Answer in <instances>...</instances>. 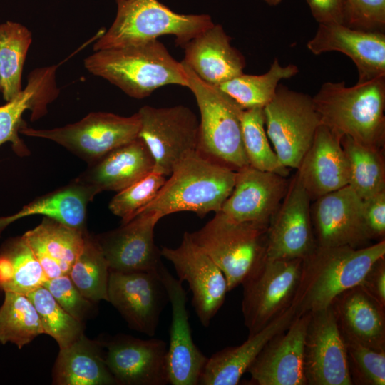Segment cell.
I'll list each match as a JSON object with an SVG mask.
<instances>
[{"instance_id":"1","label":"cell","mask_w":385,"mask_h":385,"mask_svg":"<svg viewBox=\"0 0 385 385\" xmlns=\"http://www.w3.org/2000/svg\"><path fill=\"white\" fill-rule=\"evenodd\" d=\"M384 256V240L359 248L316 246L302 260L291 305L295 317L330 306L340 294L359 285L373 265Z\"/></svg>"},{"instance_id":"2","label":"cell","mask_w":385,"mask_h":385,"mask_svg":"<svg viewBox=\"0 0 385 385\" xmlns=\"http://www.w3.org/2000/svg\"><path fill=\"white\" fill-rule=\"evenodd\" d=\"M84 67L136 99L166 85L187 87L184 68L158 39L140 44L94 51Z\"/></svg>"},{"instance_id":"3","label":"cell","mask_w":385,"mask_h":385,"mask_svg":"<svg viewBox=\"0 0 385 385\" xmlns=\"http://www.w3.org/2000/svg\"><path fill=\"white\" fill-rule=\"evenodd\" d=\"M321 124L341 137L381 148L385 138V76L346 86L326 82L312 98Z\"/></svg>"},{"instance_id":"4","label":"cell","mask_w":385,"mask_h":385,"mask_svg":"<svg viewBox=\"0 0 385 385\" xmlns=\"http://www.w3.org/2000/svg\"><path fill=\"white\" fill-rule=\"evenodd\" d=\"M235 177L236 170L193 151L177 164L155 197L140 213L152 211L161 218L183 211L200 217L216 213L230 195Z\"/></svg>"},{"instance_id":"5","label":"cell","mask_w":385,"mask_h":385,"mask_svg":"<svg viewBox=\"0 0 385 385\" xmlns=\"http://www.w3.org/2000/svg\"><path fill=\"white\" fill-rule=\"evenodd\" d=\"M115 18L93 44V51L124 47L172 35L184 47L214 23L208 14H182L158 0H115Z\"/></svg>"},{"instance_id":"6","label":"cell","mask_w":385,"mask_h":385,"mask_svg":"<svg viewBox=\"0 0 385 385\" xmlns=\"http://www.w3.org/2000/svg\"><path fill=\"white\" fill-rule=\"evenodd\" d=\"M181 63L187 88L193 93L200 113L197 152L234 170L249 165L242 137L244 109L217 86L201 80Z\"/></svg>"},{"instance_id":"7","label":"cell","mask_w":385,"mask_h":385,"mask_svg":"<svg viewBox=\"0 0 385 385\" xmlns=\"http://www.w3.org/2000/svg\"><path fill=\"white\" fill-rule=\"evenodd\" d=\"M267 227L265 223L235 221L217 212L190 235L222 272L230 292L265 259Z\"/></svg>"},{"instance_id":"8","label":"cell","mask_w":385,"mask_h":385,"mask_svg":"<svg viewBox=\"0 0 385 385\" xmlns=\"http://www.w3.org/2000/svg\"><path fill=\"white\" fill-rule=\"evenodd\" d=\"M263 112L266 133L280 163L297 169L321 125L312 98L279 84Z\"/></svg>"},{"instance_id":"9","label":"cell","mask_w":385,"mask_h":385,"mask_svg":"<svg viewBox=\"0 0 385 385\" xmlns=\"http://www.w3.org/2000/svg\"><path fill=\"white\" fill-rule=\"evenodd\" d=\"M140 126L138 113L121 116L108 112H91L76 123L51 129H34L24 123L19 133L53 141L89 165L138 138Z\"/></svg>"},{"instance_id":"10","label":"cell","mask_w":385,"mask_h":385,"mask_svg":"<svg viewBox=\"0 0 385 385\" xmlns=\"http://www.w3.org/2000/svg\"><path fill=\"white\" fill-rule=\"evenodd\" d=\"M303 259H265L242 283V312L249 335L265 327L292 305Z\"/></svg>"},{"instance_id":"11","label":"cell","mask_w":385,"mask_h":385,"mask_svg":"<svg viewBox=\"0 0 385 385\" xmlns=\"http://www.w3.org/2000/svg\"><path fill=\"white\" fill-rule=\"evenodd\" d=\"M140 138L154 163L153 171L170 175L177 164L189 153L197 151L199 121L187 106L141 107Z\"/></svg>"},{"instance_id":"12","label":"cell","mask_w":385,"mask_h":385,"mask_svg":"<svg viewBox=\"0 0 385 385\" xmlns=\"http://www.w3.org/2000/svg\"><path fill=\"white\" fill-rule=\"evenodd\" d=\"M160 252L173 265L178 279L188 283L196 314L202 325L208 327L228 292L222 272L192 240L189 232H185L179 246H163Z\"/></svg>"},{"instance_id":"13","label":"cell","mask_w":385,"mask_h":385,"mask_svg":"<svg viewBox=\"0 0 385 385\" xmlns=\"http://www.w3.org/2000/svg\"><path fill=\"white\" fill-rule=\"evenodd\" d=\"M108 302L129 327L153 337L169 298L159 272L110 271Z\"/></svg>"},{"instance_id":"14","label":"cell","mask_w":385,"mask_h":385,"mask_svg":"<svg viewBox=\"0 0 385 385\" xmlns=\"http://www.w3.org/2000/svg\"><path fill=\"white\" fill-rule=\"evenodd\" d=\"M307 385H352L346 349L332 306L310 313L304 349Z\"/></svg>"},{"instance_id":"15","label":"cell","mask_w":385,"mask_h":385,"mask_svg":"<svg viewBox=\"0 0 385 385\" xmlns=\"http://www.w3.org/2000/svg\"><path fill=\"white\" fill-rule=\"evenodd\" d=\"M310 201L296 174L269 222L265 257L304 259L315 248Z\"/></svg>"},{"instance_id":"16","label":"cell","mask_w":385,"mask_h":385,"mask_svg":"<svg viewBox=\"0 0 385 385\" xmlns=\"http://www.w3.org/2000/svg\"><path fill=\"white\" fill-rule=\"evenodd\" d=\"M160 219L157 212H142L118 228L95 236L110 271L159 272L163 264L154 229Z\"/></svg>"},{"instance_id":"17","label":"cell","mask_w":385,"mask_h":385,"mask_svg":"<svg viewBox=\"0 0 385 385\" xmlns=\"http://www.w3.org/2000/svg\"><path fill=\"white\" fill-rule=\"evenodd\" d=\"M106 349V365L122 385H165L169 384L167 344L162 339H142L118 334L101 342Z\"/></svg>"},{"instance_id":"18","label":"cell","mask_w":385,"mask_h":385,"mask_svg":"<svg viewBox=\"0 0 385 385\" xmlns=\"http://www.w3.org/2000/svg\"><path fill=\"white\" fill-rule=\"evenodd\" d=\"M311 219L317 246L359 248L370 240L362 200L349 185L316 199Z\"/></svg>"},{"instance_id":"19","label":"cell","mask_w":385,"mask_h":385,"mask_svg":"<svg viewBox=\"0 0 385 385\" xmlns=\"http://www.w3.org/2000/svg\"><path fill=\"white\" fill-rule=\"evenodd\" d=\"M172 309L170 343L167 350L169 384L197 385L207 358L195 344L187 309V292L164 265L159 271Z\"/></svg>"},{"instance_id":"20","label":"cell","mask_w":385,"mask_h":385,"mask_svg":"<svg viewBox=\"0 0 385 385\" xmlns=\"http://www.w3.org/2000/svg\"><path fill=\"white\" fill-rule=\"evenodd\" d=\"M310 313L295 317L272 337L250 366L252 384L307 385L304 372V340Z\"/></svg>"},{"instance_id":"21","label":"cell","mask_w":385,"mask_h":385,"mask_svg":"<svg viewBox=\"0 0 385 385\" xmlns=\"http://www.w3.org/2000/svg\"><path fill=\"white\" fill-rule=\"evenodd\" d=\"M287 187L284 176L245 166L236 170L233 189L220 212L237 222L269 224Z\"/></svg>"},{"instance_id":"22","label":"cell","mask_w":385,"mask_h":385,"mask_svg":"<svg viewBox=\"0 0 385 385\" xmlns=\"http://www.w3.org/2000/svg\"><path fill=\"white\" fill-rule=\"evenodd\" d=\"M314 55L341 52L354 63L357 82L385 76V34L352 29L342 24H319L314 37L307 43Z\"/></svg>"},{"instance_id":"23","label":"cell","mask_w":385,"mask_h":385,"mask_svg":"<svg viewBox=\"0 0 385 385\" xmlns=\"http://www.w3.org/2000/svg\"><path fill=\"white\" fill-rule=\"evenodd\" d=\"M341 139L321 124L297 169V175L311 200L349 184V164Z\"/></svg>"},{"instance_id":"24","label":"cell","mask_w":385,"mask_h":385,"mask_svg":"<svg viewBox=\"0 0 385 385\" xmlns=\"http://www.w3.org/2000/svg\"><path fill=\"white\" fill-rule=\"evenodd\" d=\"M57 65L36 68L28 76L26 86L14 98L0 106V146L11 142L15 153L20 155L29 154L26 145L19 137L24 123L22 115L31 110V120L39 119L47 112V105L58 95L56 73Z\"/></svg>"},{"instance_id":"25","label":"cell","mask_w":385,"mask_h":385,"mask_svg":"<svg viewBox=\"0 0 385 385\" xmlns=\"http://www.w3.org/2000/svg\"><path fill=\"white\" fill-rule=\"evenodd\" d=\"M231 37L213 24L184 47L183 61L202 81L219 86L244 73L245 58L233 47Z\"/></svg>"},{"instance_id":"26","label":"cell","mask_w":385,"mask_h":385,"mask_svg":"<svg viewBox=\"0 0 385 385\" xmlns=\"http://www.w3.org/2000/svg\"><path fill=\"white\" fill-rule=\"evenodd\" d=\"M153 168L147 146L138 137L89 164L76 178L96 195L107 190L119 192L152 172Z\"/></svg>"},{"instance_id":"27","label":"cell","mask_w":385,"mask_h":385,"mask_svg":"<svg viewBox=\"0 0 385 385\" xmlns=\"http://www.w3.org/2000/svg\"><path fill=\"white\" fill-rule=\"evenodd\" d=\"M331 306L344 338L385 351V307L361 285L340 294Z\"/></svg>"},{"instance_id":"28","label":"cell","mask_w":385,"mask_h":385,"mask_svg":"<svg viewBox=\"0 0 385 385\" xmlns=\"http://www.w3.org/2000/svg\"><path fill=\"white\" fill-rule=\"evenodd\" d=\"M295 318L291 306L285 312L240 345L225 347L207 358L198 384L237 385L266 343L287 329Z\"/></svg>"},{"instance_id":"29","label":"cell","mask_w":385,"mask_h":385,"mask_svg":"<svg viewBox=\"0 0 385 385\" xmlns=\"http://www.w3.org/2000/svg\"><path fill=\"white\" fill-rule=\"evenodd\" d=\"M96 195L89 186L76 178L63 187L36 197L15 214L0 217V236L11 223L37 215L74 228H86L87 206Z\"/></svg>"},{"instance_id":"30","label":"cell","mask_w":385,"mask_h":385,"mask_svg":"<svg viewBox=\"0 0 385 385\" xmlns=\"http://www.w3.org/2000/svg\"><path fill=\"white\" fill-rule=\"evenodd\" d=\"M53 384H117L106 365L101 342L91 340L83 334L68 346L60 349L53 369Z\"/></svg>"},{"instance_id":"31","label":"cell","mask_w":385,"mask_h":385,"mask_svg":"<svg viewBox=\"0 0 385 385\" xmlns=\"http://www.w3.org/2000/svg\"><path fill=\"white\" fill-rule=\"evenodd\" d=\"M342 146L349 164V185L362 200L385 190V166L381 148L344 135Z\"/></svg>"},{"instance_id":"32","label":"cell","mask_w":385,"mask_h":385,"mask_svg":"<svg viewBox=\"0 0 385 385\" xmlns=\"http://www.w3.org/2000/svg\"><path fill=\"white\" fill-rule=\"evenodd\" d=\"M298 72L297 66H282L275 58L270 69L263 74L242 73L217 87L233 98L244 110L264 108L274 96L279 81L290 78Z\"/></svg>"},{"instance_id":"33","label":"cell","mask_w":385,"mask_h":385,"mask_svg":"<svg viewBox=\"0 0 385 385\" xmlns=\"http://www.w3.org/2000/svg\"><path fill=\"white\" fill-rule=\"evenodd\" d=\"M31 42L32 34L23 24L11 21L0 24L1 91L6 101L23 89V68Z\"/></svg>"},{"instance_id":"34","label":"cell","mask_w":385,"mask_h":385,"mask_svg":"<svg viewBox=\"0 0 385 385\" xmlns=\"http://www.w3.org/2000/svg\"><path fill=\"white\" fill-rule=\"evenodd\" d=\"M0 307V343L19 349L44 334L38 314L27 295L5 291Z\"/></svg>"},{"instance_id":"35","label":"cell","mask_w":385,"mask_h":385,"mask_svg":"<svg viewBox=\"0 0 385 385\" xmlns=\"http://www.w3.org/2000/svg\"><path fill=\"white\" fill-rule=\"evenodd\" d=\"M109 266L95 236L86 231L83 248L68 272L71 279L92 302H108Z\"/></svg>"},{"instance_id":"36","label":"cell","mask_w":385,"mask_h":385,"mask_svg":"<svg viewBox=\"0 0 385 385\" xmlns=\"http://www.w3.org/2000/svg\"><path fill=\"white\" fill-rule=\"evenodd\" d=\"M241 125L242 143L249 165L262 171L286 177L289 168L282 165L268 141L263 108L245 109Z\"/></svg>"},{"instance_id":"37","label":"cell","mask_w":385,"mask_h":385,"mask_svg":"<svg viewBox=\"0 0 385 385\" xmlns=\"http://www.w3.org/2000/svg\"><path fill=\"white\" fill-rule=\"evenodd\" d=\"M40 318L44 334L52 337L59 349L68 346L83 334V324L66 312L43 286L27 294Z\"/></svg>"},{"instance_id":"38","label":"cell","mask_w":385,"mask_h":385,"mask_svg":"<svg viewBox=\"0 0 385 385\" xmlns=\"http://www.w3.org/2000/svg\"><path fill=\"white\" fill-rule=\"evenodd\" d=\"M34 230L63 273L68 274L83 248L86 229L74 228L44 217Z\"/></svg>"},{"instance_id":"39","label":"cell","mask_w":385,"mask_h":385,"mask_svg":"<svg viewBox=\"0 0 385 385\" xmlns=\"http://www.w3.org/2000/svg\"><path fill=\"white\" fill-rule=\"evenodd\" d=\"M8 257L12 267V277L4 289L27 295L43 286L48 279L26 239L21 236L9 242L1 252Z\"/></svg>"},{"instance_id":"40","label":"cell","mask_w":385,"mask_h":385,"mask_svg":"<svg viewBox=\"0 0 385 385\" xmlns=\"http://www.w3.org/2000/svg\"><path fill=\"white\" fill-rule=\"evenodd\" d=\"M166 180V176L152 171L126 188L117 192L108 208L125 223L140 213L157 195Z\"/></svg>"},{"instance_id":"41","label":"cell","mask_w":385,"mask_h":385,"mask_svg":"<svg viewBox=\"0 0 385 385\" xmlns=\"http://www.w3.org/2000/svg\"><path fill=\"white\" fill-rule=\"evenodd\" d=\"M344 340L352 384L384 385L385 351H378L345 338Z\"/></svg>"},{"instance_id":"42","label":"cell","mask_w":385,"mask_h":385,"mask_svg":"<svg viewBox=\"0 0 385 385\" xmlns=\"http://www.w3.org/2000/svg\"><path fill=\"white\" fill-rule=\"evenodd\" d=\"M43 287L66 312L82 323L93 308V302L83 296L68 274L47 279Z\"/></svg>"},{"instance_id":"43","label":"cell","mask_w":385,"mask_h":385,"mask_svg":"<svg viewBox=\"0 0 385 385\" xmlns=\"http://www.w3.org/2000/svg\"><path fill=\"white\" fill-rule=\"evenodd\" d=\"M346 26L361 31L384 32L385 0H346Z\"/></svg>"},{"instance_id":"44","label":"cell","mask_w":385,"mask_h":385,"mask_svg":"<svg viewBox=\"0 0 385 385\" xmlns=\"http://www.w3.org/2000/svg\"><path fill=\"white\" fill-rule=\"evenodd\" d=\"M362 212L370 240H384L385 190L362 200Z\"/></svg>"},{"instance_id":"45","label":"cell","mask_w":385,"mask_h":385,"mask_svg":"<svg viewBox=\"0 0 385 385\" xmlns=\"http://www.w3.org/2000/svg\"><path fill=\"white\" fill-rule=\"evenodd\" d=\"M319 24L346 26V0H306Z\"/></svg>"},{"instance_id":"46","label":"cell","mask_w":385,"mask_h":385,"mask_svg":"<svg viewBox=\"0 0 385 385\" xmlns=\"http://www.w3.org/2000/svg\"><path fill=\"white\" fill-rule=\"evenodd\" d=\"M22 236L29 245L48 279L64 274L58 263L51 256L42 240L34 229L27 231Z\"/></svg>"},{"instance_id":"47","label":"cell","mask_w":385,"mask_h":385,"mask_svg":"<svg viewBox=\"0 0 385 385\" xmlns=\"http://www.w3.org/2000/svg\"><path fill=\"white\" fill-rule=\"evenodd\" d=\"M359 285L385 307V257L373 265Z\"/></svg>"},{"instance_id":"48","label":"cell","mask_w":385,"mask_h":385,"mask_svg":"<svg viewBox=\"0 0 385 385\" xmlns=\"http://www.w3.org/2000/svg\"><path fill=\"white\" fill-rule=\"evenodd\" d=\"M270 6H276L281 3L282 0H262Z\"/></svg>"},{"instance_id":"49","label":"cell","mask_w":385,"mask_h":385,"mask_svg":"<svg viewBox=\"0 0 385 385\" xmlns=\"http://www.w3.org/2000/svg\"><path fill=\"white\" fill-rule=\"evenodd\" d=\"M1 90V75H0V91Z\"/></svg>"}]
</instances>
